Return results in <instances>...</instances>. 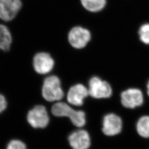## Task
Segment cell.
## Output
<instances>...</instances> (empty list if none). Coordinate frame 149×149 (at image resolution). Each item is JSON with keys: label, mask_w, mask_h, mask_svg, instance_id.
I'll return each instance as SVG.
<instances>
[{"label": "cell", "mask_w": 149, "mask_h": 149, "mask_svg": "<svg viewBox=\"0 0 149 149\" xmlns=\"http://www.w3.org/2000/svg\"><path fill=\"white\" fill-rule=\"evenodd\" d=\"M22 5L21 0H0V19L12 20L20 11Z\"/></svg>", "instance_id": "cell-8"}, {"label": "cell", "mask_w": 149, "mask_h": 149, "mask_svg": "<svg viewBox=\"0 0 149 149\" xmlns=\"http://www.w3.org/2000/svg\"><path fill=\"white\" fill-rule=\"evenodd\" d=\"M6 149H27V147L21 140H13L8 143Z\"/></svg>", "instance_id": "cell-16"}, {"label": "cell", "mask_w": 149, "mask_h": 149, "mask_svg": "<svg viewBox=\"0 0 149 149\" xmlns=\"http://www.w3.org/2000/svg\"><path fill=\"white\" fill-rule=\"evenodd\" d=\"M135 130L140 138L149 140V114H143L138 118Z\"/></svg>", "instance_id": "cell-12"}, {"label": "cell", "mask_w": 149, "mask_h": 149, "mask_svg": "<svg viewBox=\"0 0 149 149\" xmlns=\"http://www.w3.org/2000/svg\"><path fill=\"white\" fill-rule=\"evenodd\" d=\"M7 105V101L5 97L2 95L0 94V114L5 110Z\"/></svg>", "instance_id": "cell-17"}, {"label": "cell", "mask_w": 149, "mask_h": 149, "mask_svg": "<svg viewBox=\"0 0 149 149\" xmlns=\"http://www.w3.org/2000/svg\"><path fill=\"white\" fill-rule=\"evenodd\" d=\"M69 141L73 149H88L91 146L92 139L87 130L79 129L70 135Z\"/></svg>", "instance_id": "cell-9"}, {"label": "cell", "mask_w": 149, "mask_h": 149, "mask_svg": "<svg viewBox=\"0 0 149 149\" xmlns=\"http://www.w3.org/2000/svg\"><path fill=\"white\" fill-rule=\"evenodd\" d=\"M42 93L47 101H59L62 100L64 93L59 77L54 75L47 77L44 81Z\"/></svg>", "instance_id": "cell-5"}, {"label": "cell", "mask_w": 149, "mask_h": 149, "mask_svg": "<svg viewBox=\"0 0 149 149\" xmlns=\"http://www.w3.org/2000/svg\"><path fill=\"white\" fill-rule=\"evenodd\" d=\"M81 2L86 10L91 12H100L107 5V0H81Z\"/></svg>", "instance_id": "cell-13"}, {"label": "cell", "mask_w": 149, "mask_h": 149, "mask_svg": "<svg viewBox=\"0 0 149 149\" xmlns=\"http://www.w3.org/2000/svg\"><path fill=\"white\" fill-rule=\"evenodd\" d=\"M138 37L141 43L149 46V23H145L139 27Z\"/></svg>", "instance_id": "cell-15"}, {"label": "cell", "mask_w": 149, "mask_h": 149, "mask_svg": "<svg viewBox=\"0 0 149 149\" xmlns=\"http://www.w3.org/2000/svg\"><path fill=\"white\" fill-rule=\"evenodd\" d=\"M145 93L146 95V97L149 99V80L148 81V82L146 84Z\"/></svg>", "instance_id": "cell-18"}, {"label": "cell", "mask_w": 149, "mask_h": 149, "mask_svg": "<svg viewBox=\"0 0 149 149\" xmlns=\"http://www.w3.org/2000/svg\"><path fill=\"white\" fill-rule=\"evenodd\" d=\"M91 39L90 32L83 27H75L69 32L68 40L70 44L76 49L85 48Z\"/></svg>", "instance_id": "cell-7"}, {"label": "cell", "mask_w": 149, "mask_h": 149, "mask_svg": "<svg viewBox=\"0 0 149 149\" xmlns=\"http://www.w3.org/2000/svg\"><path fill=\"white\" fill-rule=\"evenodd\" d=\"M89 96L96 100H108L113 95L112 85L107 80L95 75L91 77L88 82Z\"/></svg>", "instance_id": "cell-1"}, {"label": "cell", "mask_w": 149, "mask_h": 149, "mask_svg": "<svg viewBox=\"0 0 149 149\" xmlns=\"http://www.w3.org/2000/svg\"><path fill=\"white\" fill-rule=\"evenodd\" d=\"M119 98L120 104L124 108L134 110L144 105L146 95L141 88L132 87L123 90L119 95Z\"/></svg>", "instance_id": "cell-3"}, {"label": "cell", "mask_w": 149, "mask_h": 149, "mask_svg": "<svg viewBox=\"0 0 149 149\" xmlns=\"http://www.w3.org/2000/svg\"><path fill=\"white\" fill-rule=\"evenodd\" d=\"M88 96H89V93L87 87L79 84L70 88L67 95V100L70 104L73 106H81Z\"/></svg>", "instance_id": "cell-10"}, {"label": "cell", "mask_w": 149, "mask_h": 149, "mask_svg": "<svg viewBox=\"0 0 149 149\" xmlns=\"http://www.w3.org/2000/svg\"><path fill=\"white\" fill-rule=\"evenodd\" d=\"M52 112L55 117L69 118L72 123L77 127L82 128L86 124L85 112L74 110L66 103L56 102L52 107Z\"/></svg>", "instance_id": "cell-2"}, {"label": "cell", "mask_w": 149, "mask_h": 149, "mask_svg": "<svg viewBox=\"0 0 149 149\" xmlns=\"http://www.w3.org/2000/svg\"><path fill=\"white\" fill-rule=\"evenodd\" d=\"M124 122L122 117L114 112L105 114L102 118L101 132L107 137H115L122 133Z\"/></svg>", "instance_id": "cell-4"}, {"label": "cell", "mask_w": 149, "mask_h": 149, "mask_svg": "<svg viewBox=\"0 0 149 149\" xmlns=\"http://www.w3.org/2000/svg\"><path fill=\"white\" fill-rule=\"evenodd\" d=\"M27 121L34 128H45L49 122V117L45 107L37 106L30 110L27 114Z\"/></svg>", "instance_id": "cell-6"}, {"label": "cell", "mask_w": 149, "mask_h": 149, "mask_svg": "<svg viewBox=\"0 0 149 149\" xmlns=\"http://www.w3.org/2000/svg\"><path fill=\"white\" fill-rule=\"evenodd\" d=\"M12 43L11 33L5 26L0 24V50L7 51Z\"/></svg>", "instance_id": "cell-14"}, {"label": "cell", "mask_w": 149, "mask_h": 149, "mask_svg": "<svg viewBox=\"0 0 149 149\" xmlns=\"http://www.w3.org/2000/svg\"><path fill=\"white\" fill-rule=\"evenodd\" d=\"M33 66L35 71L39 74H47L54 66V61L52 57L47 53H39L33 59Z\"/></svg>", "instance_id": "cell-11"}]
</instances>
